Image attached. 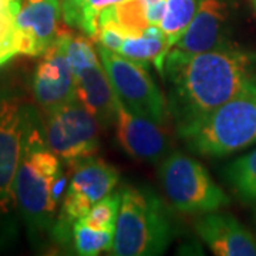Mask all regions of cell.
Returning <instances> with one entry per match:
<instances>
[{
	"mask_svg": "<svg viewBox=\"0 0 256 256\" xmlns=\"http://www.w3.org/2000/svg\"><path fill=\"white\" fill-rule=\"evenodd\" d=\"M161 76L170 114L182 136L225 102L256 92V53L228 43L186 58L165 57Z\"/></svg>",
	"mask_w": 256,
	"mask_h": 256,
	"instance_id": "6da1fadb",
	"label": "cell"
},
{
	"mask_svg": "<svg viewBox=\"0 0 256 256\" xmlns=\"http://www.w3.org/2000/svg\"><path fill=\"white\" fill-rule=\"evenodd\" d=\"M63 164L47 146L43 122L34 111L14 184L18 210L32 242H38L53 232L58 204L68 185Z\"/></svg>",
	"mask_w": 256,
	"mask_h": 256,
	"instance_id": "7a4b0ae2",
	"label": "cell"
},
{
	"mask_svg": "<svg viewBox=\"0 0 256 256\" xmlns=\"http://www.w3.org/2000/svg\"><path fill=\"white\" fill-rule=\"evenodd\" d=\"M111 254L156 256L165 254L175 236L171 210L148 186L124 185Z\"/></svg>",
	"mask_w": 256,
	"mask_h": 256,
	"instance_id": "3957f363",
	"label": "cell"
},
{
	"mask_svg": "<svg viewBox=\"0 0 256 256\" xmlns=\"http://www.w3.org/2000/svg\"><path fill=\"white\" fill-rule=\"evenodd\" d=\"M180 137L204 156H225L255 144L256 92L225 102Z\"/></svg>",
	"mask_w": 256,
	"mask_h": 256,
	"instance_id": "277c9868",
	"label": "cell"
},
{
	"mask_svg": "<svg viewBox=\"0 0 256 256\" xmlns=\"http://www.w3.org/2000/svg\"><path fill=\"white\" fill-rule=\"evenodd\" d=\"M34 107L10 86H0V230L18 210L14 184Z\"/></svg>",
	"mask_w": 256,
	"mask_h": 256,
	"instance_id": "5b68a950",
	"label": "cell"
},
{
	"mask_svg": "<svg viewBox=\"0 0 256 256\" xmlns=\"http://www.w3.org/2000/svg\"><path fill=\"white\" fill-rule=\"evenodd\" d=\"M158 178L168 201L184 214L214 212L230 202L206 168L182 152H170L165 156L158 166Z\"/></svg>",
	"mask_w": 256,
	"mask_h": 256,
	"instance_id": "8992f818",
	"label": "cell"
},
{
	"mask_svg": "<svg viewBox=\"0 0 256 256\" xmlns=\"http://www.w3.org/2000/svg\"><path fill=\"white\" fill-rule=\"evenodd\" d=\"M118 182L117 168L98 156H92L74 165L52 236L58 244L72 242L74 222L114 191Z\"/></svg>",
	"mask_w": 256,
	"mask_h": 256,
	"instance_id": "52a82bcc",
	"label": "cell"
},
{
	"mask_svg": "<svg viewBox=\"0 0 256 256\" xmlns=\"http://www.w3.org/2000/svg\"><path fill=\"white\" fill-rule=\"evenodd\" d=\"M97 52L120 101L136 114L164 126L171 117L168 100L148 73L146 66L100 44Z\"/></svg>",
	"mask_w": 256,
	"mask_h": 256,
	"instance_id": "ba28073f",
	"label": "cell"
},
{
	"mask_svg": "<svg viewBox=\"0 0 256 256\" xmlns=\"http://www.w3.org/2000/svg\"><path fill=\"white\" fill-rule=\"evenodd\" d=\"M43 132L47 146L70 168L100 148V124L77 98L46 112Z\"/></svg>",
	"mask_w": 256,
	"mask_h": 256,
	"instance_id": "9c48e42d",
	"label": "cell"
},
{
	"mask_svg": "<svg viewBox=\"0 0 256 256\" xmlns=\"http://www.w3.org/2000/svg\"><path fill=\"white\" fill-rule=\"evenodd\" d=\"M62 20L60 0H22L16 14L18 54H44L64 30Z\"/></svg>",
	"mask_w": 256,
	"mask_h": 256,
	"instance_id": "30bf717a",
	"label": "cell"
},
{
	"mask_svg": "<svg viewBox=\"0 0 256 256\" xmlns=\"http://www.w3.org/2000/svg\"><path fill=\"white\" fill-rule=\"evenodd\" d=\"M229 18L226 0H201L188 28L166 57L186 58L228 44Z\"/></svg>",
	"mask_w": 256,
	"mask_h": 256,
	"instance_id": "8fae6325",
	"label": "cell"
},
{
	"mask_svg": "<svg viewBox=\"0 0 256 256\" xmlns=\"http://www.w3.org/2000/svg\"><path fill=\"white\" fill-rule=\"evenodd\" d=\"M40 57L32 78V92L37 106L46 114L77 98V82L57 42Z\"/></svg>",
	"mask_w": 256,
	"mask_h": 256,
	"instance_id": "7c38bea8",
	"label": "cell"
},
{
	"mask_svg": "<svg viewBox=\"0 0 256 256\" xmlns=\"http://www.w3.org/2000/svg\"><path fill=\"white\" fill-rule=\"evenodd\" d=\"M114 126L120 146L131 158L156 164L170 154V141L160 127L161 124L136 114L121 101H118Z\"/></svg>",
	"mask_w": 256,
	"mask_h": 256,
	"instance_id": "4fadbf2b",
	"label": "cell"
},
{
	"mask_svg": "<svg viewBox=\"0 0 256 256\" xmlns=\"http://www.w3.org/2000/svg\"><path fill=\"white\" fill-rule=\"evenodd\" d=\"M198 236L220 256H256L255 235L234 215L206 212L194 224Z\"/></svg>",
	"mask_w": 256,
	"mask_h": 256,
	"instance_id": "5bb4252c",
	"label": "cell"
},
{
	"mask_svg": "<svg viewBox=\"0 0 256 256\" xmlns=\"http://www.w3.org/2000/svg\"><path fill=\"white\" fill-rule=\"evenodd\" d=\"M77 100L98 121L101 128L108 130L116 124L118 97L112 88L102 63L96 64L76 76Z\"/></svg>",
	"mask_w": 256,
	"mask_h": 256,
	"instance_id": "9a60e30c",
	"label": "cell"
},
{
	"mask_svg": "<svg viewBox=\"0 0 256 256\" xmlns=\"http://www.w3.org/2000/svg\"><path fill=\"white\" fill-rule=\"evenodd\" d=\"M168 52L170 46L161 28L150 26L140 36L127 37L117 53L146 67L154 64L160 74H162Z\"/></svg>",
	"mask_w": 256,
	"mask_h": 256,
	"instance_id": "2e32d148",
	"label": "cell"
},
{
	"mask_svg": "<svg viewBox=\"0 0 256 256\" xmlns=\"http://www.w3.org/2000/svg\"><path fill=\"white\" fill-rule=\"evenodd\" d=\"M57 43L62 47L64 56L76 76L101 62L98 52L92 44V38L87 34H74L67 28H64Z\"/></svg>",
	"mask_w": 256,
	"mask_h": 256,
	"instance_id": "e0dca14e",
	"label": "cell"
},
{
	"mask_svg": "<svg viewBox=\"0 0 256 256\" xmlns=\"http://www.w3.org/2000/svg\"><path fill=\"white\" fill-rule=\"evenodd\" d=\"M200 2L201 0H165V13L160 28L166 37L170 50L188 28Z\"/></svg>",
	"mask_w": 256,
	"mask_h": 256,
	"instance_id": "ac0fdd59",
	"label": "cell"
},
{
	"mask_svg": "<svg viewBox=\"0 0 256 256\" xmlns=\"http://www.w3.org/2000/svg\"><path fill=\"white\" fill-rule=\"evenodd\" d=\"M100 18L114 22L128 36H140L151 26L146 18V4L144 0H122L116 6L104 10Z\"/></svg>",
	"mask_w": 256,
	"mask_h": 256,
	"instance_id": "d6986e66",
	"label": "cell"
},
{
	"mask_svg": "<svg viewBox=\"0 0 256 256\" xmlns=\"http://www.w3.org/2000/svg\"><path fill=\"white\" fill-rule=\"evenodd\" d=\"M225 178L244 201H256V150L230 162Z\"/></svg>",
	"mask_w": 256,
	"mask_h": 256,
	"instance_id": "ffe728a7",
	"label": "cell"
},
{
	"mask_svg": "<svg viewBox=\"0 0 256 256\" xmlns=\"http://www.w3.org/2000/svg\"><path fill=\"white\" fill-rule=\"evenodd\" d=\"M120 2L122 0H78L70 16L64 18L63 23L68 28H80L92 40H97L101 13Z\"/></svg>",
	"mask_w": 256,
	"mask_h": 256,
	"instance_id": "44dd1931",
	"label": "cell"
},
{
	"mask_svg": "<svg viewBox=\"0 0 256 256\" xmlns=\"http://www.w3.org/2000/svg\"><path fill=\"white\" fill-rule=\"evenodd\" d=\"M72 244L78 255H100L112 249L114 230H100L86 225L82 220H77L73 225Z\"/></svg>",
	"mask_w": 256,
	"mask_h": 256,
	"instance_id": "7402d4cb",
	"label": "cell"
},
{
	"mask_svg": "<svg viewBox=\"0 0 256 256\" xmlns=\"http://www.w3.org/2000/svg\"><path fill=\"white\" fill-rule=\"evenodd\" d=\"M120 204H121V192H111L107 196L94 204L80 220L94 229L100 230H116V224L118 218Z\"/></svg>",
	"mask_w": 256,
	"mask_h": 256,
	"instance_id": "603a6c76",
	"label": "cell"
},
{
	"mask_svg": "<svg viewBox=\"0 0 256 256\" xmlns=\"http://www.w3.org/2000/svg\"><path fill=\"white\" fill-rule=\"evenodd\" d=\"M16 12L0 9V67L18 54Z\"/></svg>",
	"mask_w": 256,
	"mask_h": 256,
	"instance_id": "cb8c5ba5",
	"label": "cell"
},
{
	"mask_svg": "<svg viewBox=\"0 0 256 256\" xmlns=\"http://www.w3.org/2000/svg\"><path fill=\"white\" fill-rule=\"evenodd\" d=\"M62 3V12H63V20L67 16H70V13L73 12L76 4L78 3V0H60Z\"/></svg>",
	"mask_w": 256,
	"mask_h": 256,
	"instance_id": "d4e9b609",
	"label": "cell"
},
{
	"mask_svg": "<svg viewBox=\"0 0 256 256\" xmlns=\"http://www.w3.org/2000/svg\"><path fill=\"white\" fill-rule=\"evenodd\" d=\"M22 6V0H0V9H10L18 13Z\"/></svg>",
	"mask_w": 256,
	"mask_h": 256,
	"instance_id": "484cf974",
	"label": "cell"
},
{
	"mask_svg": "<svg viewBox=\"0 0 256 256\" xmlns=\"http://www.w3.org/2000/svg\"><path fill=\"white\" fill-rule=\"evenodd\" d=\"M254 2V6H255V10H256V0H252Z\"/></svg>",
	"mask_w": 256,
	"mask_h": 256,
	"instance_id": "4316f807",
	"label": "cell"
}]
</instances>
